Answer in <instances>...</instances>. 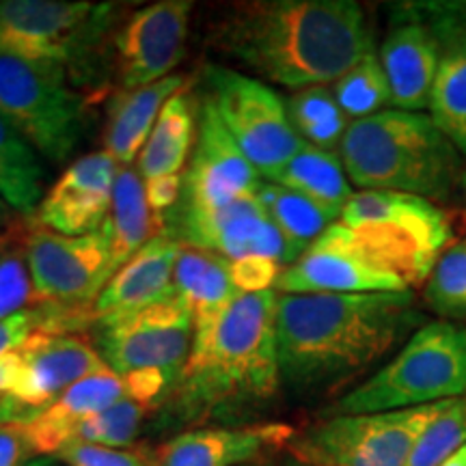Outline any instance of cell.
<instances>
[{
  "mask_svg": "<svg viewBox=\"0 0 466 466\" xmlns=\"http://www.w3.org/2000/svg\"><path fill=\"white\" fill-rule=\"evenodd\" d=\"M179 248L182 244L168 236H158L145 244L93 300L91 324L130 316L171 296Z\"/></svg>",
  "mask_w": 466,
  "mask_h": 466,
  "instance_id": "22",
  "label": "cell"
},
{
  "mask_svg": "<svg viewBox=\"0 0 466 466\" xmlns=\"http://www.w3.org/2000/svg\"><path fill=\"white\" fill-rule=\"evenodd\" d=\"M288 116L299 137L311 147L335 151L352 121L337 104L330 86H309L285 100Z\"/></svg>",
  "mask_w": 466,
  "mask_h": 466,
  "instance_id": "30",
  "label": "cell"
},
{
  "mask_svg": "<svg viewBox=\"0 0 466 466\" xmlns=\"http://www.w3.org/2000/svg\"><path fill=\"white\" fill-rule=\"evenodd\" d=\"M162 236L182 247L212 250L229 261L268 258L289 268L302 258L299 248L279 231L255 195L240 197L220 208L175 206L162 217Z\"/></svg>",
  "mask_w": 466,
  "mask_h": 466,
  "instance_id": "13",
  "label": "cell"
},
{
  "mask_svg": "<svg viewBox=\"0 0 466 466\" xmlns=\"http://www.w3.org/2000/svg\"><path fill=\"white\" fill-rule=\"evenodd\" d=\"M108 233V268L106 285L116 272L130 261L134 255L149 244L154 238L162 236L165 225L162 217L154 214L145 197V186L137 167H119L113 192V206L106 218ZM104 285V288H106Z\"/></svg>",
  "mask_w": 466,
  "mask_h": 466,
  "instance_id": "26",
  "label": "cell"
},
{
  "mask_svg": "<svg viewBox=\"0 0 466 466\" xmlns=\"http://www.w3.org/2000/svg\"><path fill=\"white\" fill-rule=\"evenodd\" d=\"M20 218H22V217H17L14 209H11V208L7 206V203L0 199V231L9 229V227L15 225Z\"/></svg>",
  "mask_w": 466,
  "mask_h": 466,
  "instance_id": "41",
  "label": "cell"
},
{
  "mask_svg": "<svg viewBox=\"0 0 466 466\" xmlns=\"http://www.w3.org/2000/svg\"><path fill=\"white\" fill-rule=\"evenodd\" d=\"M190 0H160L134 11L115 37L116 74L124 91L168 78L188 44Z\"/></svg>",
  "mask_w": 466,
  "mask_h": 466,
  "instance_id": "16",
  "label": "cell"
},
{
  "mask_svg": "<svg viewBox=\"0 0 466 466\" xmlns=\"http://www.w3.org/2000/svg\"><path fill=\"white\" fill-rule=\"evenodd\" d=\"M110 11L113 5L3 0L0 46L33 61L67 69L89 52Z\"/></svg>",
  "mask_w": 466,
  "mask_h": 466,
  "instance_id": "14",
  "label": "cell"
},
{
  "mask_svg": "<svg viewBox=\"0 0 466 466\" xmlns=\"http://www.w3.org/2000/svg\"><path fill=\"white\" fill-rule=\"evenodd\" d=\"M268 182L281 184L285 188L307 197L333 220H339L343 208L354 197L339 151H324L307 143Z\"/></svg>",
  "mask_w": 466,
  "mask_h": 466,
  "instance_id": "28",
  "label": "cell"
},
{
  "mask_svg": "<svg viewBox=\"0 0 466 466\" xmlns=\"http://www.w3.org/2000/svg\"><path fill=\"white\" fill-rule=\"evenodd\" d=\"M464 201H466V195H464Z\"/></svg>",
  "mask_w": 466,
  "mask_h": 466,
  "instance_id": "47",
  "label": "cell"
},
{
  "mask_svg": "<svg viewBox=\"0 0 466 466\" xmlns=\"http://www.w3.org/2000/svg\"><path fill=\"white\" fill-rule=\"evenodd\" d=\"M20 238L42 307L85 309L106 285V227L86 236H63L35 220H20ZM91 319V318H89Z\"/></svg>",
  "mask_w": 466,
  "mask_h": 466,
  "instance_id": "11",
  "label": "cell"
},
{
  "mask_svg": "<svg viewBox=\"0 0 466 466\" xmlns=\"http://www.w3.org/2000/svg\"><path fill=\"white\" fill-rule=\"evenodd\" d=\"M466 445V398L442 401L425 425L406 466H442Z\"/></svg>",
  "mask_w": 466,
  "mask_h": 466,
  "instance_id": "34",
  "label": "cell"
},
{
  "mask_svg": "<svg viewBox=\"0 0 466 466\" xmlns=\"http://www.w3.org/2000/svg\"><path fill=\"white\" fill-rule=\"evenodd\" d=\"M149 410V404L126 395L124 400L115 401L113 406L86 419L76 430L72 442H86V445L106 447V450H130L132 442L141 434Z\"/></svg>",
  "mask_w": 466,
  "mask_h": 466,
  "instance_id": "36",
  "label": "cell"
},
{
  "mask_svg": "<svg viewBox=\"0 0 466 466\" xmlns=\"http://www.w3.org/2000/svg\"><path fill=\"white\" fill-rule=\"evenodd\" d=\"M203 78L209 86L208 100L261 179L275 177L305 147L291 126L285 100L270 85L225 66H206Z\"/></svg>",
  "mask_w": 466,
  "mask_h": 466,
  "instance_id": "9",
  "label": "cell"
},
{
  "mask_svg": "<svg viewBox=\"0 0 466 466\" xmlns=\"http://www.w3.org/2000/svg\"><path fill=\"white\" fill-rule=\"evenodd\" d=\"M466 395V324L425 322L376 374L350 389L322 417L406 410Z\"/></svg>",
  "mask_w": 466,
  "mask_h": 466,
  "instance_id": "5",
  "label": "cell"
},
{
  "mask_svg": "<svg viewBox=\"0 0 466 466\" xmlns=\"http://www.w3.org/2000/svg\"><path fill=\"white\" fill-rule=\"evenodd\" d=\"M391 14V26L378 52L391 89V108L421 113L430 108L439 72V39L425 20L421 3L395 5Z\"/></svg>",
  "mask_w": 466,
  "mask_h": 466,
  "instance_id": "18",
  "label": "cell"
},
{
  "mask_svg": "<svg viewBox=\"0 0 466 466\" xmlns=\"http://www.w3.org/2000/svg\"><path fill=\"white\" fill-rule=\"evenodd\" d=\"M442 466H466V445L451 460H447Z\"/></svg>",
  "mask_w": 466,
  "mask_h": 466,
  "instance_id": "42",
  "label": "cell"
},
{
  "mask_svg": "<svg viewBox=\"0 0 466 466\" xmlns=\"http://www.w3.org/2000/svg\"><path fill=\"white\" fill-rule=\"evenodd\" d=\"M281 466H313V464H305V462H300V460L288 456V458H285V462H283Z\"/></svg>",
  "mask_w": 466,
  "mask_h": 466,
  "instance_id": "44",
  "label": "cell"
},
{
  "mask_svg": "<svg viewBox=\"0 0 466 466\" xmlns=\"http://www.w3.org/2000/svg\"><path fill=\"white\" fill-rule=\"evenodd\" d=\"M441 404L322 417L305 430H296L288 442V456L313 466H406Z\"/></svg>",
  "mask_w": 466,
  "mask_h": 466,
  "instance_id": "8",
  "label": "cell"
},
{
  "mask_svg": "<svg viewBox=\"0 0 466 466\" xmlns=\"http://www.w3.org/2000/svg\"><path fill=\"white\" fill-rule=\"evenodd\" d=\"M20 367L0 400V423H28L63 398L76 382L108 370L89 337L37 330L17 346Z\"/></svg>",
  "mask_w": 466,
  "mask_h": 466,
  "instance_id": "12",
  "label": "cell"
},
{
  "mask_svg": "<svg viewBox=\"0 0 466 466\" xmlns=\"http://www.w3.org/2000/svg\"><path fill=\"white\" fill-rule=\"evenodd\" d=\"M46 167L37 149L0 115V199L17 217H33L46 197Z\"/></svg>",
  "mask_w": 466,
  "mask_h": 466,
  "instance_id": "29",
  "label": "cell"
},
{
  "mask_svg": "<svg viewBox=\"0 0 466 466\" xmlns=\"http://www.w3.org/2000/svg\"><path fill=\"white\" fill-rule=\"evenodd\" d=\"M425 307L445 322L466 324V240L447 247L423 288Z\"/></svg>",
  "mask_w": 466,
  "mask_h": 466,
  "instance_id": "33",
  "label": "cell"
},
{
  "mask_svg": "<svg viewBox=\"0 0 466 466\" xmlns=\"http://www.w3.org/2000/svg\"><path fill=\"white\" fill-rule=\"evenodd\" d=\"M0 115L44 160L66 162L83 137L85 104L67 69L20 56L0 46Z\"/></svg>",
  "mask_w": 466,
  "mask_h": 466,
  "instance_id": "7",
  "label": "cell"
},
{
  "mask_svg": "<svg viewBox=\"0 0 466 466\" xmlns=\"http://www.w3.org/2000/svg\"><path fill=\"white\" fill-rule=\"evenodd\" d=\"M209 48L261 83L302 91L330 86L376 52L365 9L354 0H247L209 25Z\"/></svg>",
  "mask_w": 466,
  "mask_h": 466,
  "instance_id": "1",
  "label": "cell"
},
{
  "mask_svg": "<svg viewBox=\"0 0 466 466\" xmlns=\"http://www.w3.org/2000/svg\"><path fill=\"white\" fill-rule=\"evenodd\" d=\"M175 294L188 305L195 333L208 330L240 299L233 285L231 261L212 250L182 247L173 272Z\"/></svg>",
  "mask_w": 466,
  "mask_h": 466,
  "instance_id": "25",
  "label": "cell"
},
{
  "mask_svg": "<svg viewBox=\"0 0 466 466\" xmlns=\"http://www.w3.org/2000/svg\"><path fill=\"white\" fill-rule=\"evenodd\" d=\"M119 165L108 151H91L66 168L46 192L35 223L63 236H86L106 223Z\"/></svg>",
  "mask_w": 466,
  "mask_h": 466,
  "instance_id": "20",
  "label": "cell"
},
{
  "mask_svg": "<svg viewBox=\"0 0 466 466\" xmlns=\"http://www.w3.org/2000/svg\"><path fill=\"white\" fill-rule=\"evenodd\" d=\"M26 466H58V460L52 456H39V458H35L33 462H28Z\"/></svg>",
  "mask_w": 466,
  "mask_h": 466,
  "instance_id": "43",
  "label": "cell"
},
{
  "mask_svg": "<svg viewBox=\"0 0 466 466\" xmlns=\"http://www.w3.org/2000/svg\"><path fill=\"white\" fill-rule=\"evenodd\" d=\"M3 233H5V231H0V240H3Z\"/></svg>",
  "mask_w": 466,
  "mask_h": 466,
  "instance_id": "46",
  "label": "cell"
},
{
  "mask_svg": "<svg viewBox=\"0 0 466 466\" xmlns=\"http://www.w3.org/2000/svg\"><path fill=\"white\" fill-rule=\"evenodd\" d=\"M55 458L66 466H151L145 450H106L86 442H69Z\"/></svg>",
  "mask_w": 466,
  "mask_h": 466,
  "instance_id": "37",
  "label": "cell"
},
{
  "mask_svg": "<svg viewBox=\"0 0 466 466\" xmlns=\"http://www.w3.org/2000/svg\"><path fill=\"white\" fill-rule=\"evenodd\" d=\"M277 305V289L242 294L217 324L195 333L188 360L167 393L182 421L240 415L281 393Z\"/></svg>",
  "mask_w": 466,
  "mask_h": 466,
  "instance_id": "3",
  "label": "cell"
},
{
  "mask_svg": "<svg viewBox=\"0 0 466 466\" xmlns=\"http://www.w3.org/2000/svg\"><path fill=\"white\" fill-rule=\"evenodd\" d=\"M264 182L244 151L220 121L214 104H199L195 147L184 171L182 208H220L240 197L255 195Z\"/></svg>",
  "mask_w": 466,
  "mask_h": 466,
  "instance_id": "17",
  "label": "cell"
},
{
  "mask_svg": "<svg viewBox=\"0 0 466 466\" xmlns=\"http://www.w3.org/2000/svg\"><path fill=\"white\" fill-rule=\"evenodd\" d=\"M330 91L350 121L367 119L391 108V89L378 52L360 58L357 66L330 85Z\"/></svg>",
  "mask_w": 466,
  "mask_h": 466,
  "instance_id": "32",
  "label": "cell"
},
{
  "mask_svg": "<svg viewBox=\"0 0 466 466\" xmlns=\"http://www.w3.org/2000/svg\"><path fill=\"white\" fill-rule=\"evenodd\" d=\"M423 313L415 294H279L283 389L299 398L341 391L404 346Z\"/></svg>",
  "mask_w": 466,
  "mask_h": 466,
  "instance_id": "2",
  "label": "cell"
},
{
  "mask_svg": "<svg viewBox=\"0 0 466 466\" xmlns=\"http://www.w3.org/2000/svg\"><path fill=\"white\" fill-rule=\"evenodd\" d=\"M195 339V319L177 294L130 313L93 324V346L108 370L121 378L158 371L177 380Z\"/></svg>",
  "mask_w": 466,
  "mask_h": 466,
  "instance_id": "10",
  "label": "cell"
},
{
  "mask_svg": "<svg viewBox=\"0 0 466 466\" xmlns=\"http://www.w3.org/2000/svg\"><path fill=\"white\" fill-rule=\"evenodd\" d=\"M127 395L126 380L113 370H102L76 382L69 391L58 398L48 410L37 419L25 423L26 436L37 456L55 458L63 447L69 445L76 430L104 408Z\"/></svg>",
  "mask_w": 466,
  "mask_h": 466,
  "instance_id": "23",
  "label": "cell"
},
{
  "mask_svg": "<svg viewBox=\"0 0 466 466\" xmlns=\"http://www.w3.org/2000/svg\"><path fill=\"white\" fill-rule=\"evenodd\" d=\"M20 220L5 229L0 240V319L26 309L42 307L35 291L26 248L20 238Z\"/></svg>",
  "mask_w": 466,
  "mask_h": 466,
  "instance_id": "35",
  "label": "cell"
},
{
  "mask_svg": "<svg viewBox=\"0 0 466 466\" xmlns=\"http://www.w3.org/2000/svg\"><path fill=\"white\" fill-rule=\"evenodd\" d=\"M145 197H147L149 208L154 214L165 217L179 203L184 186V175H165V177L156 179H143Z\"/></svg>",
  "mask_w": 466,
  "mask_h": 466,
  "instance_id": "40",
  "label": "cell"
},
{
  "mask_svg": "<svg viewBox=\"0 0 466 466\" xmlns=\"http://www.w3.org/2000/svg\"><path fill=\"white\" fill-rule=\"evenodd\" d=\"M247 466H272V464H270V460H268V462H255V464H247Z\"/></svg>",
  "mask_w": 466,
  "mask_h": 466,
  "instance_id": "45",
  "label": "cell"
},
{
  "mask_svg": "<svg viewBox=\"0 0 466 466\" xmlns=\"http://www.w3.org/2000/svg\"><path fill=\"white\" fill-rule=\"evenodd\" d=\"M339 223L367 258L398 275L408 288L425 285L436 261L453 244L445 209L404 192H354Z\"/></svg>",
  "mask_w": 466,
  "mask_h": 466,
  "instance_id": "6",
  "label": "cell"
},
{
  "mask_svg": "<svg viewBox=\"0 0 466 466\" xmlns=\"http://www.w3.org/2000/svg\"><path fill=\"white\" fill-rule=\"evenodd\" d=\"M199 106L188 89L171 97L156 121L147 143L137 158V171L143 179L182 175L195 147Z\"/></svg>",
  "mask_w": 466,
  "mask_h": 466,
  "instance_id": "27",
  "label": "cell"
},
{
  "mask_svg": "<svg viewBox=\"0 0 466 466\" xmlns=\"http://www.w3.org/2000/svg\"><path fill=\"white\" fill-rule=\"evenodd\" d=\"M258 199L268 212L272 223L279 227L288 240L300 253L311 247L322 233L335 223L322 208L309 201L299 192L285 188L275 182H261L258 188Z\"/></svg>",
  "mask_w": 466,
  "mask_h": 466,
  "instance_id": "31",
  "label": "cell"
},
{
  "mask_svg": "<svg viewBox=\"0 0 466 466\" xmlns=\"http://www.w3.org/2000/svg\"><path fill=\"white\" fill-rule=\"evenodd\" d=\"M188 86V76L171 74L141 89L116 93L104 126V151H108L119 167H132L147 143L162 108Z\"/></svg>",
  "mask_w": 466,
  "mask_h": 466,
  "instance_id": "24",
  "label": "cell"
},
{
  "mask_svg": "<svg viewBox=\"0 0 466 466\" xmlns=\"http://www.w3.org/2000/svg\"><path fill=\"white\" fill-rule=\"evenodd\" d=\"M441 46L430 116L466 158V3H421Z\"/></svg>",
  "mask_w": 466,
  "mask_h": 466,
  "instance_id": "21",
  "label": "cell"
},
{
  "mask_svg": "<svg viewBox=\"0 0 466 466\" xmlns=\"http://www.w3.org/2000/svg\"><path fill=\"white\" fill-rule=\"evenodd\" d=\"M39 458L22 423H0V466H26Z\"/></svg>",
  "mask_w": 466,
  "mask_h": 466,
  "instance_id": "39",
  "label": "cell"
},
{
  "mask_svg": "<svg viewBox=\"0 0 466 466\" xmlns=\"http://www.w3.org/2000/svg\"><path fill=\"white\" fill-rule=\"evenodd\" d=\"M296 430L288 423L217 425L182 432L149 451L151 466H247L288 450Z\"/></svg>",
  "mask_w": 466,
  "mask_h": 466,
  "instance_id": "19",
  "label": "cell"
},
{
  "mask_svg": "<svg viewBox=\"0 0 466 466\" xmlns=\"http://www.w3.org/2000/svg\"><path fill=\"white\" fill-rule=\"evenodd\" d=\"M410 288L384 270L357 247L339 220L285 268L277 281L279 294H391Z\"/></svg>",
  "mask_w": 466,
  "mask_h": 466,
  "instance_id": "15",
  "label": "cell"
},
{
  "mask_svg": "<svg viewBox=\"0 0 466 466\" xmlns=\"http://www.w3.org/2000/svg\"><path fill=\"white\" fill-rule=\"evenodd\" d=\"M285 268L268 258H242L231 261V279L240 294H258V291L277 289L279 277Z\"/></svg>",
  "mask_w": 466,
  "mask_h": 466,
  "instance_id": "38",
  "label": "cell"
},
{
  "mask_svg": "<svg viewBox=\"0 0 466 466\" xmlns=\"http://www.w3.org/2000/svg\"><path fill=\"white\" fill-rule=\"evenodd\" d=\"M339 156L360 190L404 192L439 206L466 182L464 156L425 113L387 108L352 121Z\"/></svg>",
  "mask_w": 466,
  "mask_h": 466,
  "instance_id": "4",
  "label": "cell"
}]
</instances>
